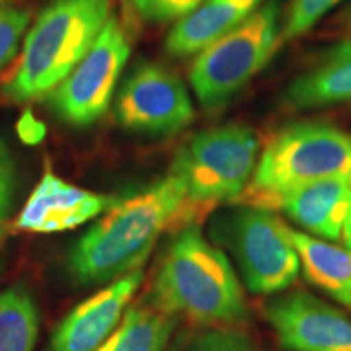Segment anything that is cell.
Listing matches in <instances>:
<instances>
[{"label":"cell","mask_w":351,"mask_h":351,"mask_svg":"<svg viewBox=\"0 0 351 351\" xmlns=\"http://www.w3.org/2000/svg\"><path fill=\"white\" fill-rule=\"evenodd\" d=\"M231 249L241 282L254 295L276 296L296 282L301 263L287 223L270 210L241 204L217 221Z\"/></svg>","instance_id":"obj_7"},{"label":"cell","mask_w":351,"mask_h":351,"mask_svg":"<svg viewBox=\"0 0 351 351\" xmlns=\"http://www.w3.org/2000/svg\"><path fill=\"white\" fill-rule=\"evenodd\" d=\"M19 134L26 143H39V140L44 137V125L33 119L32 114H26L19 124Z\"/></svg>","instance_id":"obj_24"},{"label":"cell","mask_w":351,"mask_h":351,"mask_svg":"<svg viewBox=\"0 0 351 351\" xmlns=\"http://www.w3.org/2000/svg\"><path fill=\"white\" fill-rule=\"evenodd\" d=\"M186 199V182L173 168L138 194L119 199L73 245L70 275L78 285H96L138 270L161 232L181 217Z\"/></svg>","instance_id":"obj_1"},{"label":"cell","mask_w":351,"mask_h":351,"mask_svg":"<svg viewBox=\"0 0 351 351\" xmlns=\"http://www.w3.org/2000/svg\"><path fill=\"white\" fill-rule=\"evenodd\" d=\"M341 239H343L345 247H348L351 251V204H350V212H348V217H346L343 236H341Z\"/></svg>","instance_id":"obj_25"},{"label":"cell","mask_w":351,"mask_h":351,"mask_svg":"<svg viewBox=\"0 0 351 351\" xmlns=\"http://www.w3.org/2000/svg\"><path fill=\"white\" fill-rule=\"evenodd\" d=\"M142 282L143 271L138 269L73 307L56 327L44 351H98L119 326Z\"/></svg>","instance_id":"obj_12"},{"label":"cell","mask_w":351,"mask_h":351,"mask_svg":"<svg viewBox=\"0 0 351 351\" xmlns=\"http://www.w3.org/2000/svg\"><path fill=\"white\" fill-rule=\"evenodd\" d=\"M302 275L332 300L351 309V251L287 225Z\"/></svg>","instance_id":"obj_16"},{"label":"cell","mask_w":351,"mask_h":351,"mask_svg":"<svg viewBox=\"0 0 351 351\" xmlns=\"http://www.w3.org/2000/svg\"><path fill=\"white\" fill-rule=\"evenodd\" d=\"M152 306L205 327L247 319L243 282L230 258L197 225L181 228L166 249L152 288Z\"/></svg>","instance_id":"obj_2"},{"label":"cell","mask_w":351,"mask_h":351,"mask_svg":"<svg viewBox=\"0 0 351 351\" xmlns=\"http://www.w3.org/2000/svg\"><path fill=\"white\" fill-rule=\"evenodd\" d=\"M176 317L150 307H132L98 351H165Z\"/></svg>","instance_id":"obj_17"},{"label":"cell","mask_w":351,"mask_h":351,"mask_svg":"<svg viewBox=\"0 0 351 351\" xmlns=\"http://www.w3.org/2000/svg\"><path fill=\"white\" fill-rule=\"evenodd\" d=\"M205 0H129L132 10L148 23L178 21L194 12Z\"/></svg>","instance_id":"obj_22"},{"label":"cell","mask_w":351,"mask_h":351,"mask_svg":"<svg viewBox=\"0 0 351 351\" xmlns=\"http://www.w3.org/2000/svg\"><path fill=\"white\" fill-rule=\"evenodd\" d=\"M117 202V197L72 186L52 171H46L26 200L15 226L39 234L73 230L104 215Z\"/></svg>","instance_id":"obj_11"},{"label":"cell","mask_w":351,"mask_h":351,"mask_svg":"<svg viewBox=\"0 0 351 351\" xmlns=\"http://www.w3.org/2000/svg\"><path fill=\"white\" fill-rule=\"evenodd\" d=\"M173 351H257V348L244 332L231 326H218L186 333Z\"/></svg>","instance_id":"obj_19"},{"label":"cell","mask_w":351,"mask_h":351,"mask_svg":"<svg viewBox=\"0 0 351 351\" xmlns=\"http://www.w3.org/2000/svg\"><path fill=\"white\" fill-rule=\"evenodd\" d=\"M332 178H351V135L324 122H296L263 147L239 204L271 212L296 189Z\"/></svg>","instance_id":"obj_4"},{"label":"cell","mask_w":351,"mask_h":351,"mask_svg":"<svg viewBox=\"0 0 351 351\" xmlns=\"http://www.w3.org/2000/svg\"><path fill=\"white\" fill-rule=\"evenodd\" d=\"M122 129L150 137H169L194 121V104L186 85L165 65L147 62L122 83L114 104Z\"/></svg>","instance_id":"obj_9"},{"label":"cell","mask_w":351,"mask_h":351,"mask_svg":"<svg viewBox=\"0 0 351 351\" xmlns=\"http://www.w3.org/2000/svg\"><path fill=\"white\" fill-rule=\"evenodd\" d=\"M282 26L280 2L269 0L226 36L195 56L189 80L205 111L226 106L265 67L282 44Z\"/></svg>","instance_id":"obj_5"},{"label":"cell","mask_w":351,"mask_h":351,"mask_svg":"<svg viewBox=\"0 0 351 351\" xmlns=\"http://www.w3.org/2000/svg\"><path fill=\"white\" fill-rule=\"evenodd\" d=\"M29 21H32V13L26 8L0 3V72L16 56Z\"/></svg>","instance_id":"obj_21"},{"label":"cell","mask_w":351,"mask_h":351,"mask_svg":"<svg viewBox=\"0 0 351 351\" xmlns=\"http://www.w3.org/2000/svg\"><path fill=\"white\" fill-rule=\"evenodd\" d=\"M350 204L351 178H332L296 189L285 197L280 208L307 234L337 243L343 236Z\"/></svg>","instance_id":"obj_13"},{"label":"cell","mask_w":351,"mask_h":351,"mask_svg":"<svg viewBox=\"0 0 351 351\" xmlns=\"http://www.w3.org/2000/svg\"><path fill=\"white\" fill-rule=\"evenodd\" d=\"M343 0H291L282 26L280 43L293 41L313 29L332 8Z\"/></svg>","instance_id":"obj_20"},{"label":"cell","mask_w":351,"mask_h":351,"mask_svg":"<svg viewBox=\"0 0 351 351\" xmlns=\"http://www.w3.org/2000/svg\"><path fill=\"white\" fill-rule=\"evenodd\" d=\"M263 313L287 351H351V317L309 293L276 295Z\"/></svg>","instance_id":"obj_10"},{"label":"cell","mask_w":351,"mask_h":351,"mask_svg":"<svg viewBox=\"0 0 351 351\" xmlns=\"http://www.w3.org/2000/svg\"><path fill=\"white\" fill-rule=\"evenodd\" d=\"M258 160V138L247 125L199 132L176 153L171 168L182 176L187 205L239 202Z\"/></svg>","instance_id":"obj_6"},{"label":"cell","mask_w":351,"mask_h":351,"mask_svg":"<svg viewBox=\"0 0 351 351\" xmlns=\"http://www.w3.org/2000/svg\"><path fill=\"white\" fill-rule=\"evenodd\" d=\"M38 335L39 311L28 289L0 291V351H34Z\"/></svg>","instance_id":"obj_18"},{"label":"cell","mask_w":351,"mask_h":351,"mask_svg":"<svg viewBox=\"0 0 351 351\" xmlns=\"http://www.w3.org/2000/svg\"><path fill=\"white\" fill-rule=\"evenodd\" d=\"M346 19H348L350 21H351V3H350V7H348V10H346Z\"/></svg>","instance_id":"obj_26"},{"label":"cell","mask_w":351,"mask_h":351,"mask_svg":"<svg viewBox=\"0 0 351 351\" xmlns=\"http://www.w3.org/2000/svg\"><path fill=\"white\" fill-rule=\"evenodd\" d=\"M15 197V165L7 145L0 140V238L10 217Z\"/></svg>","instance_id":"obj_23"},{"label":"cell","mask_w":351,"mask_h":351,"mask_svg":"<svg viewBox=\"0 0 351 351\" xmlns=\"http://www.w3.org/2000/svg\"><path fill=\"white\" fill-rule=\"evenodd\" d=\"M111 16V0H51L25 38L5 83L7 98L29 103L49 96L91 49Z\"/></svg>","instance_id":"obj_3"},{"label":"cell","mask_w":351,"mask_h":351,"mask_svg":"<svg viewBox=\"0 0 351 351\" xmlns=\"http://www.w3.org/2000/svg\"><path fill=\"white\" fill-rule=\"evenodd\" d=\"M265 0H205L176 21L165 49L173 57L197 56L251 16Z\"/></svg>","instance_id":"obj_14"},{"label":"cell","mask_w":351,"mask_h":351,"mask_svg":"<svg viewBox=\"0 0 351 351\" xmlns=\"http://www.w3.org/2000/svg\"><path fill=\"white\" fill-rule=\"evenodd\" d=\"M2 2H5V0H0V3H2Z\"/></svg>","instance_id":"obj_27"},{"label":"cell","mask_w":351,"mask_h":351,"mask_svg":"<svg viewBox=\"0 0 351 351\" xmlns=\"http://www.w3.org/2000/svg\"><path fill=\"white\" fill-rule=\"evenodd\" d=\"M129 56L125 29L116 16H109L82 62L49 95L56 116L75 127L95 124L111 106Z\"/></svg>","instance_id":"obj_8"},{"label":"cell","mask_w":351,"mask_h":351,"mask_svg":"<svg viewBox=\"0 0 351 351\" xmlns=\"http://www.w3.org/2000/svg\"><path fill=\"white\" fill-rule=\"evenodd\" d=\"M351 101V41L330 47L324 60L289 83L285 103L296 111Z\"/></svg>","instance_id":"obj_15"}]
</instances>
